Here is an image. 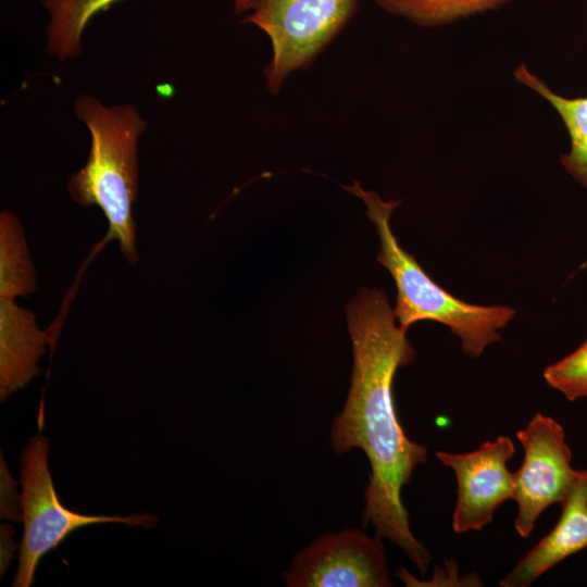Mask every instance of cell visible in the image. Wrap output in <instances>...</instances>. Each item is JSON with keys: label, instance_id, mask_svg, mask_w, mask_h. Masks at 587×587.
Returning <instances> with one entry per match:
<instances>
[{"label": "cell", "instance_id": "11", "mask_svg": "<svg viewBox=\"0 0 587 587\" xmlns=\"http://www.w3.org/2000/svg\"><path fill=\"white\" fill-rule=\"evenodd\" d=\"M120 0H40L47 14L45 50L67 62L83 54L84 33L90 21Z\"/></svg>", "mask_w": 587, "mask_h": 587}, {"label": "cell", "instance_id": "12", "mask_svg": "<svg viewBox=\"0 0 587 587\" xmlns=\"http://www.w3.org/2000/svg\"><path fill=\"white\" fill-rule=\"evenodd\" d=\"M513 75L520 84L546 99L561 117L571 141L570 151L561 154V164L587 190V97L566 98L555 93L524 64Z\"/></svg>", "mask_w": 587, "mask_h": 587}, {"label": "cell", "instance_id": "5", "mask_svg": "<svg viewBox=\"0 0 587 587\" xmlns=\"http://www.w3.org/2000/svg\"><path fill=\"white\" fill-rule=\"evenodd\" d=\"M358 9V0H257L245 22L262 29L272 43L265 82L276 95L287 76L311 66Z\"/></svg>", "mask_w": 587, "mask_h": 587}, {"label": "cell", "instance_id": "1", "mask_svg": "<svg viewBox=\"0 0 587 587\" xmlns=\"http://www.w3.org/2000/svg\"><path fill=\"white\" fill-rule=\"evenodd\" d=\"M346 316L353 367L345 407L332 427V444L338 453L364 451L371 475L363 525L372 524L376 537L401 548L425 574L432 555L411 532L401 489L410 484L414 467L427 462V449L408 438L392 397L397 370L410 364L415 352L383 290L361 289L348 303Z\"/></svg>", "mask_w": 587, "mask_h": 587}, {"label": "cell", "instance_id": "15", "mask_svg": "<svg viewBox=\"0 0 587 587\" xmlns=\"http://www.w3.org/2000/svg\"><path fill=\"white\" fill-rule=\"evenodd\" d=\"M544 378L570 401L587 397V339L575 351L547 366Z\"/></svg>", "mask_w": 587, "mask_h": 587}, {"label": "cell", "instance_id": "7", "mask_svg": "<svg viewBox=\"0 0 587 587\" xmlns=\"http://www.w3.org/2000/svg\"><path fill=\"white\" fill-rule=\"evenodd\" d=\"M289 587H387L385 547L359 529L324 534L300 551L283 574Z\"/></svg>", "mask_w": 587, "mask_h": 587}, {"label": "cell", "instance_id": "6", "mask_svg": "<svg viewBox=\"0 0 587 587\" xmlns=\"http://www.w3.org/2000/svg\"><path fill=\"white\" fill-rule=\"evenodd\" d=\"M516 437L524 448V461L514 473L513 499L519 507L514 526L526 538L548 507L565 500L583 470L572 467L565 432L550 416L536 413Z\"/></svg>", "mask_w": 587, "mask_h": 587}, {"label": "cell", "instance_id": "14", "mask_svg": "<svg viewBox=\"0 0 587 587\" xmlns=\"http://www.w3.org/2000/svg\"><path fill=\"white\" fill-rule=\"evenodd\" d=\"M390 14L422 27H437L496 10L512 0H374Z\"/></svg>", "mask_w": 587, "mask_h": 587}, {"label": "cell", "instance_id": "2", "mask_svg": "<svg viewBox=\"0 0 587 587\" xmlns=\"http://www.w3.org/2000/svg\"><path fill=\"white\" fill-rule=\"evenodd\" d=\"M73 112L90 135L85 165L66 188L83 207H98L108 224L107 239H116L127 261L138 259L133 207L138 191V143L147 122L129 103L107 105L91 95H79Z\"/></svg>", "mask_w": 587, "mask_h": 587}, {"label": "cell", "instance_id": "16", "mask_svg": "<svg viewBox=\"0 0 587 587\" xmlns=\"http://www.w3.org/2000/svg\"><path fill=\"white\" fill-rule=\"evenodd\" d=\"M257 0H233L235 12L238 14L250 12Z\"/></svg>", "mask_w": 587, "mask_h": 587}, {"label": "cell", "instance_id": "3", "mask_svg": "<svg viewBox=\"0 0 587 587\" xmlns=\"http://www.w3.org/2000/svg\"><path fill=\"white\" fill-rule=\"evenodd\" d=\"M344 188L365 202L366 214L376 227L380 245L376 259L395 280L394 311L401 327L408 329L421 321L444 324L461 339L463 352L473 358L501 339L498 330L513 319L512 308L465 302L445 290L399 245L392 233L390 217L400 201H384L374 191L363 189L358 180Z\"/></svg>", "mask_w": 587, "mask_h": 587}, {"label": "cell", "instance_id": "8", "mask_svg": "<svg viewBox=\"0 0 587 587\" xmlns=\"http://www.w3.org/2000/svg\"><path fill=\"white\" fill-rule=\"evenodd\" d=\"M514 453V444L508 436L485 441L472 452H436L439 461L453 470L458 483L452 516L455 533L482 529L491 522L499 505L513 499L514 473L507 463Z\"/></svg>", "mask_w": 587, "mask_h": 587}, {"label": "cell", "instance_id": "10", "mask_svg": "<svg viewBox=\"0 0 587 587\" xmlns=\"http://www.w3.org/2000/svg\"><path fill=\"white\" fill-rule=\"evenodd\" d=\"M50 340L32 311L14 299L0 298V398L4 401L38 374V362Z\"/></svg>", "mask_w": 587, "mask_h": 587}, {"label": "cell", "instance_id": "9", "mask_svg": "<svg viewBox=\"0 0 587 587\" xmlns=\"http://www.w3.org/2000/svg\"><path fill=\"white\" fill-rule=\"evenodd\" d=\"M561 505L557 525L500 580L501 586L527 587L562 560L587 548V470Z\"/></svg>", "mask_w": 587, "mask_h": 587}, {"label": "cell", "instance_id": "4", "mask_svg": "<svg viewBox=\"0 0 587 587\" xmlns=\"http://www.w3.org/2000/svg\"><path fill=\"white\" fill-rule=\"evenodd\" d=\"M49 439L42 435L30 437L21 459V508L24 534L18 554L14 587H29L41 558L57 548L79 527L121 523L127 526L153 528L158 516L86 515L65 508L59 500L48 465Z\"/></svg>", "mask_w": 587, "mask_h": 587}, {"label": "cell", "instance_id": "13", "mask_svg": "<svg viewBox=\"0 0 587 587\" xmlns=\"http://www.w3.org/2000/svg\"><path fill=\"white\" fill-rule=\"evenodd\" d=\"M33 267L22 225L9 211L0 215V298L15 299L35 290Z\"/></svg>", "mask_w": 587, "mask_h": 587}]
</instances>
